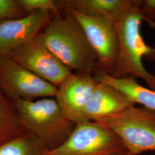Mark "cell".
<instances>
[{
    "label": "cell",
    "instance_id": "8",
    "mask_svg": "<svg viewBox=\"0 0 155 155\" xmlns=\"http://www.w3.org/2000/svg\"><path fill=\"white\" fill-rule=\"evenodd\" d=\"M68 11L72 13L80 24L98 56L99 71L111 75L118 54L115 22L105 18L87 16L75 12Z\"/></svg>",
    "mask_w": 155,
    "mask_h": 155
},
{
    "label": "cell",
    "instance_id": "11",
    "mask_svg": "<svg viewBox=\"0 0 155 155\" xmlns=\"http://www.w3.org/2000/svg\"><path fill=\"white\" fill-rule=\"evenodd\" d=\"M135 105L116 87L98 82L84 107V116L87 121L99 122Z\"/></svg>",
    "mask_w": 155,
    "mask_h": 155
},
{
    "label": "cell",
    "instance_id": "18",
    "mask_svg": "<svg viewBox=\"0 0 155 155\" xmlns=\"http://www.w3.org/2000/svg\"><path fill=\"white\" fill-rule=\"evenodd\" d=\"M144 21L155 22V0H139Z\"/></svg>",
    "mask_w": 155,
    "mask_h": 155
},
{
    "label": "cell",
    "instance_id": "12",
    "mask_svg": "<svg viewBox=\"0 0 155 155\" xmlns=\"http://www.w3.org/2000/svg\"><path fill=\"white\" fill-rule=\"evenodd\" d=\"M136 2L137 0H64L59 1V8L116 22Z\"/></svg>",
    "mask_w": 155,
    "mask_h": 155
},
{
    "label": "cell",
    "instance_id": "16",
    "mask_svg": "<svg viewBox=\"0 0 155 155\" xmlns=\"http://www.w3.org/2000/svg\"><path fill=\"white\" fill-rule=\"evenodd\" d=\"M22 10L28 15L36 11H47L60 15L59 1L54 0H17Z\"/></svg>",
    "mask_w": 155,
    "mask_h": 155
},
{
    "label": "cell",
    "instance_id": "17",
    "mask_svg": "<svg viewBox=\"0 0 155 155\" xmlns=\"http://www.w3.org/2000/svg\"><path fill=\"white\" fill-rule=\"evenodd\" d=\"M24 13L17 0H0V22L22 17Z\"/></svg>",
    "mask_w": 155,
    "mask_h": 155
},
{
    "label": "cell",
    "instance_id": "9",
    "mask_svg": "<svg viewBox=\"0 0 155 155\" xmlns=\"http://www.w3.org/2000/svg\"><path fill=\"white\" fill-rule=\"evenodd\" d=\"M97 83L93 74L75 72L58 87L55 98L67 117L75 124L87 121L84 107Z\"/></svg>",
    "mask_w": 155,
    "mask_h": 155
},
{
    "label": "cell",
    "instance_id": "19",
    "mask_svg": "<svg viewBox=\"0 0 155 155\" xmlns=\"http://www.w3.org/2000/svg\"><path fill=\"white\" fill-rule=\"evenodd\" d=\"M130 155L129 153H125V154H124V155Z\"/></svg>",
    "mask_w": 155,
    "mask_h": 155
},
{
    "label": "cell",
    "instance_id": "15",
    "mask_svg": "<svg viewBox=\"0 0 155 155\" xmlns=\"http://www.w3.org/2000/svg\"><path fill=\"white\" fill-rule=\"evenodd\" d=\"M47 149L36 137L27 133L0 145V155H45Z\"/></svg>",
    "mask_w": 155,
    "mask_h": 155
},
{
    "label": "cell",
    "instance_id": "4",
    "mask_svg": "<svg viewBox=\"0 0 155 155\" xmlns=\"http://www.w3.org/2000/svg\"><path fill=\"white\" fill-rule=\"evenodd\" d=\"M98 122L116 134L130 155L155 151V111L133 106Z\"/></svg>",
    "mask_w": 155,
    "mask_h": 155
},
{
    "label": "cell",
    "instance_id": "14",
    "mask_svg": "<svg viewBox=\"0 0 155 155\" xmlns=\"http://www.w3.org/2000/svg\"><path fill=\"white\" fill-rule=\"evenodd\" d=\"M27 133L13 102L0 90V145Z\"/></svg>",
    "mask_w": 155,
    "mask_h": 155
},
{
    "label": "cell",
    "instance_id": "7",
    "mask_svg": "<svg viewBox=\"0 0 155 155\" xmlns=\"http://www.w3.org/2000/svg\"><path fill=\"white\" fill-rule=\"evenodd\" d=\"M5 56L56 87L72 73L49 50L41 32Z\"/></svg>",
    "mask_w": 155,
    "mask_h": 155
},
{
    "label": "cell",
    "instance_id": "13",
    "mask_svg": "<svg viewBox=\"0 0 155 155\" xmlns=\"http://www.w3.org/2000/svg\"><path fill=\"white\" fill-rule=\"evenodd\" d=\"M94 76L98 82L107 83L121 91L135 105L139 104L147 109L155 111V90L142 86L138 83L135 78H118L101 71L95 72Z\"/></svg>",
    "mask_w": 155,
    "mask_h": 155
},
{
    "label": "cell",
    "instance_id": "1",
    "mask_svg": "<svg viewBox=\"0 0 155 155\" xmlns=\"http://www.w3.org/2000/svg\"><path fill=\"white\" fill-rule=\"evenodd\" d=\"M41 33L49 50L71 70L93 75L100 70L98 56L70 12L54 15Z\"/></svg>",
    "mask_w": 155,
    "mask_h": 155
},
{
    "label": "cell",
    "instance_id": "2",
    "mask_svg": "<svg viewBox=\"0 0 155 155\" xmlns=\"http://www.w3.org/2000/svg\"><path fill=\"white\" fill-rule=\"evenodd\" d=\"M144 17L139 0L115 22L118 38V54L112 74L113 77H133L142 79L149 88L155 90V75L144 67V56L154 57L155 49L147 45L141 33Z\"/></svg>",
    "mask_w": 155,
    "mask_h": 155
},
{
    "label": "cell",
    "instance_id": "3",
    "mask_svg": "<svg viewBox=\"0 0 155 155\" xmlns=\"http://www.w3.org/2000/svg\"><path fill=\"white\" fill-rule=\"evenodd\" d=\"M22 125L36 137L47 150H52L64 143L72 132L75 124L69 120L55 98L36 101H13Z\"/></svg>",
    "mask_w": 155,
    "mask_h": 155
},
{
    "label": "cell",
    "instance_id": "10",
    "mask_svg": "<svg viewBox=\"0 0 155 155\" xmlns=\"http://www.w3.org/2000/svg\"><path fill=\"white\" fill-rule=\"evenodd\" d=\"M50 13L47 11L34 12L18 18L0 22V56L8 55L40 33L51 18Z\"/></svg>",
    "mask_w": 155,
    "mask_h": 155
},
{
    "label": "cell",
    "instance_id": "5",
    "mask_svg": "<svg viewBox=\"0 0 155 155\" xmlns=\"http://www.w3.org/2000/svg\"><path fill=\"white\" fill-rule=\"evenodd\" d=\"M127 153L121 140L100 122L86 121L77 124L62 144L45 155H123Z\"/></svg>",
    "mask_w": 155,
    "mask_h": 155
},
{
    "label": "cell",
    "instance_id": "6",
    "mask_svg": "<svg viewBox=\"0 0 155 155\" xmlns=\"http://www.w3.org/2000/svg\"><path fill=\"white\" fill-rule=\"evenodd\" d=\"M0 90L12 101L55 97L58 87L7 56H0Z\"/></svg>",
    "mask_w": 155,
    "mask_h": 155
}]
</instances>
